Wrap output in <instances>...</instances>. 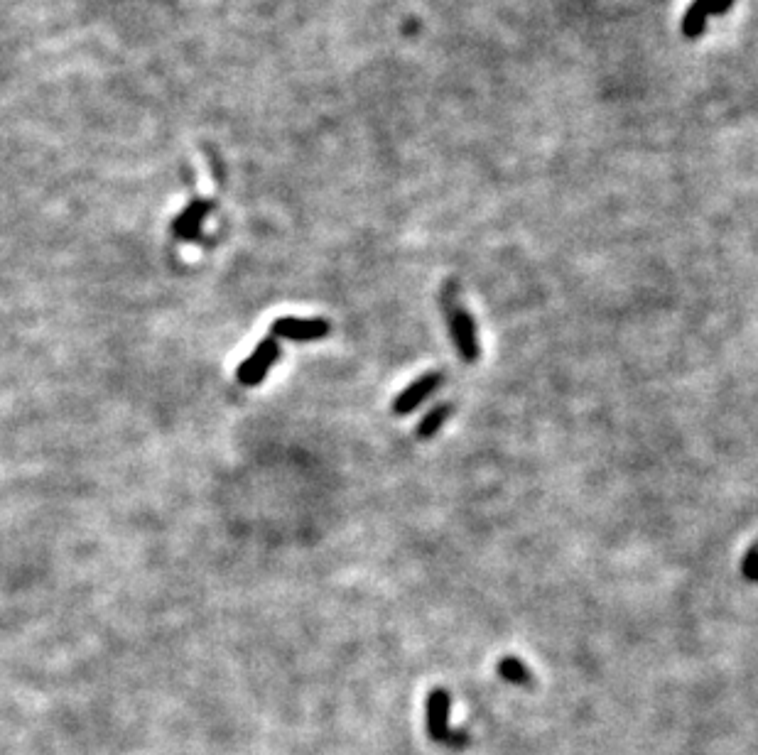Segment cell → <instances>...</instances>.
Returning <instances> with one entry per match:
<instances>
[{
	"mask_svg": "<svg viewBox=\"0 0 758 755\" xmlns=\"http://www.w3.org/2000/svg\"><path fill=\"white\" fill-rule=\"evenodd\" d=\"M440 304H442V314H445V319H447L449 334H452L454 346H457V353L462 356L464 363H476L481 356L479 336H476L474 317H471L469 309L464 307L462 300H459L457 280H447L445 285H442Z\"/></svg>",
	"mask_w": 758,
	"mask_h": 755,
	"instance_id": "1",
	"label": "cell"
},
{
	"mask_svg": "<svg viewBox=\"0 0 758 755\" xmlns=\"http://www.w3.org/2000/svg\"><path fill=\"white\" fill-rule=\"evenodd\" d=\"M449 706H452V699L445 689H432L427 697V733L435 743L462 748L467 743V733L449 729Z\"/></svg>",
	"mask_w": 758,
	"mask_h": 755,
	"instance_id": "2",
	"label": "cell"
},
{
	"mask_svg": "<svg viewBox=\"0 0 758 755\" xmlns=\"http://www.w3.org/2000/svg\"><path fill=\"white\" fill-rule=\"evenodd\" d=\"M278 358H280L278 339L268 334L261 341V344L256 346V351H253L251 356L246 358V361H241V366L236 368L238 383L248 385V388L263 383V378L268 376V371L275 366V361H278Z\"/></svg>",
	"mask_w": 758,
	"mask_h": 755,
	"instance_id": "3",
	"label": "cell"
},
{
	"mask_svg": "<svg viewBox=\"0 0 758 755\" xmlns=\"http://www.w3.org/2000/svg\"><path fill=\"white\" fill-rule=\"evenodd\" d=\"M329 331H332V324L322 317H280L270 327V336L288 341H317L329 336Z\"/></svg>",
	"mask_w": 758,
	"mask_h": 755,
	"instance_id": "4",
	"label": "cell"
},
{
	"mask_svg": "<svg viewBox=\"0 0 758 755\" xmlns=\"http://www.w3.org/2000/svg\"><path fill=\"white\" fill-rule=\"evenodd\" d=\"M734 8V0H692L687 13L682 15L680 32L687 40H697L705 35L707 20L712 15H727Z\"/></svg>",
	"mask_w": 758,
	"mask_h": 755,
	"instance_id": "5",
	"label": "cell"
},
{
	"mask_svg": "<svg viewBox=\"0 0 758 755\" xmlns=\"http://www.w3.org/2000/svg\"><path fill=\"white\" fill-rule=\"evenodd\" d=\"M440 383V373H425V376H420L413 385H408V388L393 400V415H410L413 410H418V407L440 388Z\"/></svg>",
	"mask_w": 758,
	"mask_h": 755,
	"instance_id": "6",
	"label": "cell"
},
{
	"mask_svg": "<svg viewBox=\"0 0 758 755\" xmlns=\"http://www.w3.org/2000/svg\"><path fill=\"white\" fill-rule=\"evenodd\" d=\"M214 204L207 199H197V202H189L184 206V211L175 219V236H180L182 241H197L199 233H202L204 219L211 214Z\"/></svg>",
	"mask_w": 758,
	"mask_h": 755,
	"instance_id": "7",
	"label": "cell"
},
{
	"mask_svg": "<svg viewBox=\"0 0 758 755\" xmlns=\"http://www.w3.org/2000/svg\"><path fill=\"white\" fill-rule=\"evenodd\" d=\"M498 675L511 684H530V680H533L528 665L518 660V657H503L498 662Z\"/></svg>",
	"mask_w": 758,
	"mask_h": 755,
	"instance_id": "8",
	"label": "cell"
},
{
	"mask_svg": "<svg viewBox=\"0 0 758 755\" xmlns=\"http://www.w3.org/2000/svg\"><path fill=\"white\" fill-rule=\"evenodd\" d=\"M449 415H452V405H437L435 410L427 412V415L422 417V422L418 425V437L430 439L432 434L437 432V429L445 425V420Z\"/></svg>",
	"mask_w": 758,
	"mask_h": 755,
	"instance_id": "9",
	"label": "cell"
},
{
	"mask_svg": "<svg viewBox=\"0 0 758 755\" xmlns=\"http://www.w3.org/2000/svg\"><path fill=\"white\" fill-rule=\"evenodd\" d=\"M741 569H744V577H746V579L758 581V545H756V547H751V550L746 552L744 564H741Z\"/></svg>",
	"mask_w": 758,
	"mask_h": 755,
	"instance_id": "10",
	"label": "cell"
}]
</instances>
